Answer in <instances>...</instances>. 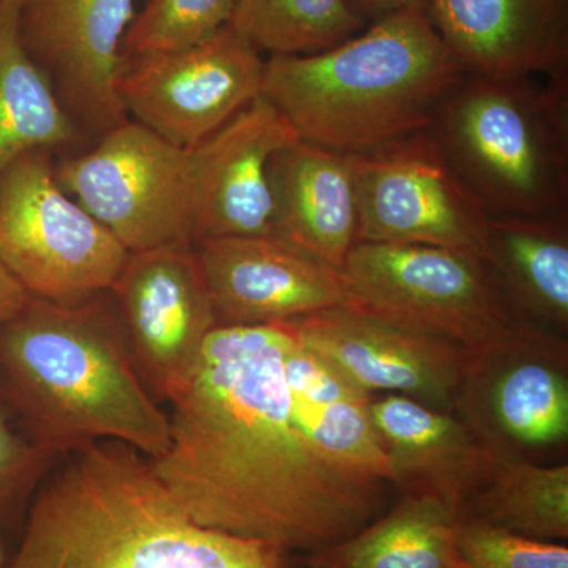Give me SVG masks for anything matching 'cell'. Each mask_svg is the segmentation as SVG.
Wrapping results in <instances>:
<instances>
[{"instance_id": "6da1fadb", "label": "cell", "mask_w": 568, "mask_h": 568, "mask_svg": "<svg viewBox=\"0 0 568 568\" xmlns=\"http://www.w3.org/2000/svg\"><path fill=\"white\" fill-rule=\"evenodd\" d=\"M286 323L219 325L173 388L170 440L152 459L197 525L312 555L384 514V481L347 473L291 416Z\"/></svg>"}, {"instance_id": "7a4b0ae2", "label": "cell", "mask_w": 568, "mask_h": 568, "mask_svg": "<svg viewBox=\"0 0 568 568\" xmlns=\"http://www.w3.org/2000/svg\"><path fill=\"white\" fill-rule=\"evenodd\" d=\"M3 568H290L284 549L203 528L152 459L100 440L59 459L33 493Z\"/></svg>"}, {"instance_id": "3957f363", "label": "cell", "mask_w": 568, "mask_h": 568, "mask_svg": "<svg viewBox=\"0 0 568 568\" xmlns=\"http://www.w3.org/2000/svg\"><path fill=\"white\" fill-rule=\"evenodd\" d=\"M110 293L81 305L31 297L0 324V406L61 459L100 440L160 457L170 416L145 386Z\"/></svg>"}, {"instance_id": "277c9868", "label": "cell", "mask_w": 568, "mask_h": 568, "mask_svg": "<svg viewBox=\"0 0 568 568\" xmlns=\"http://www.w3.org/2000/svg\"><path fill=\"white\" fill-rule=\"evenodd\" d=\"M463 77L425 11L410 10L320 54L268 59L263 97L298 140L362 153L428 129Z\"/></svg>"}, {"instance_id": "5b68a950", "label": "cell", "mask_w": 568, "mask_h": 568, "mask_svg": "<svg viewBox=\"0 0 568 568\" xmlns=\"http://www.w3.org/2000/svg\"><path fill=\"white\" fill-rule=\"evenodd\" d=\"M428 129L489 216L568 211V73L465 74Z\"/></svg>"}, {"instance_id": "8992f818", "label": "cell", "mask_w": 568, "mask_h": 568, "mask_svg": "<svg viewBox=\"0 0 568 568\" xmlns=\"http://www.w3.org/2000/svg\"><path fill=\"white\" fill-rule=\"evenodd\" d=\"M339 274L355 312L466 349L491 345L521 321L477 254L357 242Z\"/></svg>"}, {"instance_id": "52a82bcc", "label": "cell", "mask_w": 568, "mask_h": 568, "mask_svg": "<svg viewBox=\"0 0 568 568\" xmlns=\"http://www.w3.org/2000/svg\"><path fill=\"white\" fill-rule=\"evenodd\" d=\"M129 250L55 179L51 152L0 178V263L31 297L81 305L110 293Z\"/></svg>"}, {"instance_id": "ba28073f", "label": "cell", "mask_w": 568, "mask_h": 568, "mask_svg": "<svg viewBox=\"0 0 568 568\" xmlns=\"http://www.w3.org/2000/svg\"><path fill=\"white\" fill-rule=\"evenodd\" d=\"M194 149L133 121L55 166V179L129 252L194 244Z\"/></svg>"}, {"instance_id": "9c48e42d", "label": "cell", "mask_w": 568, "mask_h": 568, "mask_svg": "<svg viewBox=\"0 0 568 568\" xmlns=\"http://www.w3.org/2000/svg\"><path fill=\"white\" fill-rule=\"evenodd\" d=\"M567 354L562 335L519 321L470 349L455 416L499 458L547 462L568 440Z\"/></svg>"}, {"instance_id": "30bf717a", "label": "cell", "mask_w": 568, "mask_h": 568, "mask_svg": "<svg viewBox=\"0 0 568 568\" xmlns=\"http://www.w3.org/2000/svg\"><path fill=\"white\" fill-rule=\"evenodd\" d=\"M353 155L357 242L440 246L487 260L489 215L429 129Z\"/></svg>"}, {"instance_id": "8fae6325", "label": "cell", "mask_w": 568, "mask_h": 568, "mask_svg": "<svg viewBox=\"0 0 568 568\" xmlns=\"http://www.w3.org/2000/svg\"><path fill=\"white\" fill-rule=\"evenodd\" d=\"M265 61L230 24L193 47L126 58L118 91L130 121L193 149L263 95Z\"/></svg>"}, {"instance_id": "7c38bea8", "label": "cell", "mask_w": 568, "mask_h": 568, "mask_svg": "<svg viewBox=\"0 0 568 568\" xmlns=\"http://www.w3.org/2000/svg\"><path fill=\"white\" fill-rule=\"evenodd\" d=\"M136 0H22L26 51L82 134L102 138L129 121L118 84Z\"/></svg>"}, {"instance_id": "4fadbf2b", "label": "cell", "mask_w": 568, "mask_h": 568, "mask_svg": "<svg viewBox=\"0 0 568 568\" xmlns=\"http://www.w3.org/2000/svg\"><path fill=\"white\" fill-rule=\"evenodd\" d=\"M110 294L142 381L166 403L219 327L194 244L129 252Z\"/></svg>"}, {"instance_id": "5bb4252c", "label": "cell", "mask_w": 568, "mask_h": 568, "mask_svg": "<svg viewBox=\"0 0 568 568\" xmlns=\"http://www.w3.org/2000/svg\"><path fill=\"white\" fill-rule=\"evenodd\" d=\"M306 347L368 394L455 413L470 349L362 315L349 306L286 321Z\"/></svg>"}, {"instance_id": "9a60e30c", "label": "cell", "mask_w": 568, "mask_h": 568, "mask_svg": "<svg viewBox=\"0 0 568 568\" xmlns=\"http://www.w3.org/2000/svg\"><path fill=\"white\" fill-rule=\"evenodd\" d=\"M219 325L286 323L347 305L339 271L276 235L194 244Z\"/></svg>"}, {"instance_id": "2e32d148", "label": "cell", "mask_w": 568, "mask_h": 568, "mask_svg": "<svg viewBox=\"0 0 568 568\" xmlns=\"http://www.w3.org/2000/svg\"><path fill=\"white\" fill-rule=\"evenodd\" d=\"M298 140L263 95L194 149L193 242L231 235H274L268 164Z\"/></svg>"}, {"instance_id": "e0dca14e", "label": "cell", "mask_w": 568, "mask_h": 568, "mask_svg": "<svg viewBox=\"0 0 568 568\" xmlns=\"http://www.w3.org/2000/svg\"><path fill=\"white\" fill-rule=\"evenodd\" d=\"M425 13L465 74L568 73V0H428Z\"/></svg>"}, {"instance_id": "ac0fdd59", "label": "cell", "mask_w": 568, "mask_h": 568, "mask_svg": "<svg viewBox=\"0 0 568 568\" xmlns=\"http://www.w3.org/2000/svg\"><path fill=\"white\" fill-rule=\"evenodd\" d=\"M372 414L392 484L403 495L435 497L458 515L499 459L462 418L407 396L373 399Z\"/></svg>"}, {"instance_id": "d6986e66", "label": "cell", "mask_w": 568, "mask_h": 568, "mask_svg": "<svg viewBox=\"0 0 568 568\" xmlns=\"http://www.w3.org/2000/svg\"><path fill=\"white\" fill-rule=\"evenodd\" d=\"M274 235L342 271L357 244L354 155L291 141L268 164Z\"/></svg>"}, {"instance_id": "ffe728a7", "label": "cell", "mask_w": 568, "mask_h": 568, "mask_svg": "<svg viewBox=\"0 0 568 568\" xmlns=\"http://www.w3.org/2000/svg\"><path fill=\"white\" fill-rule=\"evenodd\" d=\"M287 327L284 372L295 428L325 462L392 484L386 448L373 420V395L313 353Z\"/></svg>"}, {"instance_id": "44dd1931", "label": "cell", "mask_w": 568, "mask_h": 568, "mask_svg": "<svg viewBox=\"0 0 568 568\" xmlns=\"http://www.w3.org/2000/svg\"><path fill=\"white\" fill-rule=\"evenodd\" d=\"M487 263L526 323L568 331V211L489 216Z\"/></svg>"}, {"instance_id": "7402d4cb", "label": "cell", "mask_w": 568, "mask_h": 568, "mask_svg": "<svg viewBox=\"0 0 568 568\" xmlns=\"http://www.w3.org/2000/svg\"><path fill=\"white\" fill-rule=\"evenodd\" d=\"M458 511L435 497L403 495L386 514L305 556L308 568H450Z\"/></svg>"}, {"instance_id": "603a6c76", "label": "cell", "mask_w": 568, "mask_h": 568, "mask_svg": "<svg viewBox=\"0 0 568 568\" xmlns=\"http://www.w3.org/2000/svg\"><path fill=\"white\" fill-rule=\"evenodd\" d=\"M22 0H0V178L22 155L81 138L22 44Z\"/></svg>"}, {"instance_id": "cb8c5ba5", "label": "cell", "mask_w": 568, "mask_h": 568, "mask_svg": "<svg viewBox=\"0 0 568 568\" xmlns=\"http://www.w3.org/2000/svg\"><path fill=\"white\" fill-rule=\"evenodd\" d=\"M459 518L544 541L568 538V465L499 458Z\"/></svg>"}, {"instance_id": "d4e9b609", "label": "cell", "mask_w": 568, "mask_h": 568, "mask_svg": "<svg viewBox=\"0 0 568 568\" xmlns=\"http://www.w3.org/2000/svg\"><path fill=\"white\" fill-rule=\"evenodd\" d=\"M227 24L261 54L301 58L353 39L365 17L349 0H235Z\"/></svg>"}, {"instance_id": "484cf974", "label": "cell", "mask_w": 568, "mask_h": 568, "mask_svg": "<svg viewBox=\"0 0 568 568\" xmlns=\"http://www.w3.org/2000/svg\"><path fill=\"white\" fill-rule=\"evenodd\" d=\"M234 3L235 0H149L126 31L123 55L142 58L193 47L227 26Z\"/></svg>"}, {"instance_id": "4316f807", "label": "cell", "mask_w": 568, "mask_h": 568, "mask_svg": "<svg viewBox=\"0 0 568 568\" xmlns=\"http://www.w3.org/2000/svg\"><path fill=\"white\" fill-rule=\"evenodd\" d=\"M459 558L473 568H568V548L559 541L536 540L459 518Z\"/></svg>"}, {"instance_id": "83f0119b", "label": "cell", "mask_w": 568, "mask_h": 568, "mask_svg": "<svg viewBox=\"0 0 568 568\" xmlns=\"http://www.w3.org/2000/svg\"><path fill=\"white\" fill-rule=\"evenodd\" d=\"M58 459L14 428L0 406V536L22 526L33 493Z\"/></svg>"}, {"instance_id": "f1b7e54d", "label": "cell", "mask_w": 568, "mask_h": 568, "mask_svg": "<svg viewBox=\"0 0 568 568\" xmlns=\"http://www.w3.org/2000/svg\"><path fill=\"white\" fill-rule=\"evenodd\" d=\"M365 20L379 21L402 11H425L428 0H349Z\"/></svg>"}, {"instance_id": "f546056e", "label": "cell", "mask_w": 568, "mask_h": 568, "mask_svg": "<svg viewBox=\"0 0 568 568\" xmlns=\"http://www.w3.org/2000/svg\"><path fill=\"white\" fill-rule=\"evenodd\" d=\"M29 298L31 295L26 293L24 287L0 263V324L17 315Z\"/></svg>"}, {"instance_id": "4dcf8cb0", "label": "cell", "mask_w": 568, "mask_h": 568, "mask_svg": "<svg viewBox=\"0 0 568 568\" xmlns=\"http://www.w3.org/2000/svg\"><path fill=\"white\" fill-rule=\"evenodd\" d=\"M450 568H473L469 564L465 562L462 558H459L458 551L455 552L454 558L450 560Z\"/></svg>"}, {"instance_id": "1f68e13d", "label": "cell", "mask_w": 568, "mask_h": 568, "mask_svg": "<svg viewBox=\"0 0 568 568\" xmlns=\"http://www.w3.org/2000/svg\"><path fill=\"white\" fill-rule=\"evenodd\" d=\"M7 558H9V552H7L6 545H3L2 538H0V568L6 566Z\"/></svg>"}]
</instances>
